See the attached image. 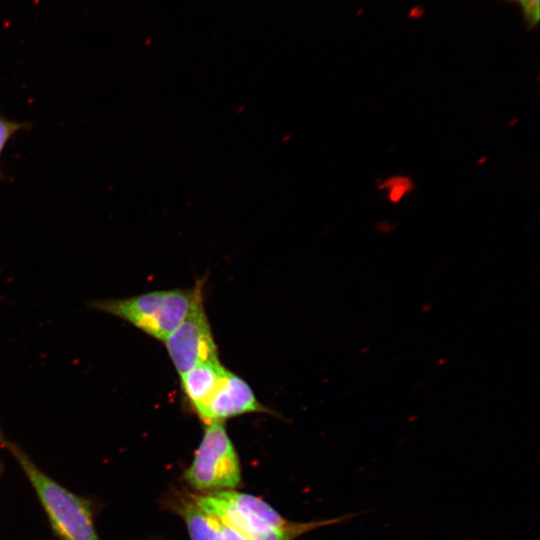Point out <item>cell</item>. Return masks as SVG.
<instances>
[{
  "instance_id": "cell-1",
  "label": "cell",
  "mask_w": 540,
  "mask_h": 540,
  "mask_svg": "<svg viewBox=\"0 0 540 540\" xmlns=\"http://www.w3.org/2000/svg\"><path fill=\"white\" fill-rule=\"evenodd\" d=\"M0 446L21 467L34 489L53 533L60 540H100L94 521L93 504L75 494L43 472L0 427Z\"/></svg>"
},
{
  "instance_id": "cell-4",
  "label": "cell",
  "mask_w": 540,
  "mask_h": 540,
  "mask_svg": "<svg viewBox=\"0 0 540 540\" xmlns=\"http://www.w3.org/2000/svg\"><path fill=\"white\" fill-rule=\"evenodd\" d=\"M203 284V280L197 281L189 311L163 341L180 376L201 362L219 360L217 346L204 307Z\"/></svg>"
},
{
  "instance_id": "cell-6",
  "label": "cell",
  "mask_w": 540,
  "mask_h": 540,
  "mask_svg": "<svg viewBox=\"0 0 540 540\" xmlns=\"http://www.w3.org/2000/svg\"><path fill=\"white\" fill-rule=\"evenodd\" d=\"M192 498L202 510L236 529L248 540H292L297 537L242 514L216 492L193 495Z\"/></svg>"
},
{
  "instance_id": "cell-3",
  "label": "cell",
  "mask_w": 540,
  "mask_h": 540,
  "mask_svg": "<svg viewBox=\"0 0 540 540\" xmlns=\"http://www.w3.org/2000/svg\"><path fill=\"white\" fill-rule=\"evenodd\" d=\"M185 479L200 492L232 490L241 481L238 454L222 422L206 425Z\"/></svg>"
},
{
  "instance_id": "cell-5",
  "label": "cell",
  "mask_w": 540,
  "mask_h": 540,
  "mask_svg": "<svg viewBox=\"0 0 540 540\" xmlns=\"http://www.w3.org/2000/svg\"><path fill=\"white\" fill-rule=\"evenodd\" d=\"M246 413L273 414L262 405L250 385L240 376L226 370L217 390L199 418L205 425Z\"/></svg>"
},
{
  "instance_id": "cell-2",
  "label": "cell",
  "mask_w": 540,
  "mask_h": 540,
  "mask_svg": "<svg viewBox=\"0 0 540 540\" xmlns=\"http://www.w3.org/2000/svg\"><path fill=\"white\" fill-rule=\"evenodd\" d=\"M195 294L190 289L151 291L127 298L95 299L88 308L120 318L145 334L164 341L189 311Z\"/></svg>"
},
{
  "instance_id": "cell-12",
  "label": "cell",
  "mask_w": 540,
  "mask_h": 540,
  "mask_svg": "<svg viewBox=\"0 0 540 540\" xmlns=\"http://www.w3.org/2000/svg\"><path fill=\"white\" fill-rule=\"evenodd\" d=\"M385 186H390V198L392 201H398L405 191L410 187V183L405 179H393L385 183Z\"/></svg>"
},
{
  "instance_id": "cell-9",
  "label": "cell",
  "mask_w": 540,
  "mask_h": 540,
  "mask_svg": "<svg viewBox=\"0 0 540 540\" xmlns=\"http://www.w3.org/2000/svg\"><path fill=\"white\" fill-rule=\"evenodd\" d=\"M520 4L526 22L534 27L538 24L540 15V0H513Z\"/></svg>"
},
{
  "instance_id": "cell-7",
  "label": "cell",
  "mask_w": 540,
  "mask_h": 540,
  "mask_svg": "<svg viewBox=\"0 0 540 540\" xmlns=\"http://www.w3.org/2000/svg\"><path fill=\"white\" fill-rule=\"evenodd\" d=\"M226 368L217 361L201 362L180 376L184 395L200 418L217 390Z\"/></svg>"
},
{
  "instance_id": "cell-11",
  "label": "cell",
  "mask_w": 540,
  "mask_h": 540,
  "mask_svg": "<svg viewBox=\"0 0 540 540\" xmlns=\"http://www.w3.org/2000/svg\"><path fill=\"white\" fill-rule=\"evenodd\" d=\"M22 127L20 123L0 117V154L10 137Z\"/></svg>"
},
{
  "instance_id": "cell-10",
  "label": "cell",
  "mask_w": 540,
  "mask_h": 540,
  "mask_svg": "<svg viewBox=\"0 0 540 540\" xmlns=\"http://www.w3.org/2000/svg\"><path fill=\"white\" fill-rule=\"evenodd\" d=\"M208 514V513H207ZM210 515V514H209ZM213 523L218 531L219 539L220 540H248L244 535H242L239 531L232 528L231 526L223 523L216 517L210 515Z\"/></svg>"
},
{
  "instance_id": "cell-8",
  "label": "cell",
  "mask_w": 540,
  "mask_h": 540,
  "mask_svg": "<svg viewBox=\"0 0 540 540\" xmlns=\"http://www.w3.org/2000/svg\"><path fill=\"white\" fill-rule=\"evenodd\" d=\"M191 540H220L218 531L209 514L192 499L184 500L178 506Z\"/></svg>"
}]
</instances>
